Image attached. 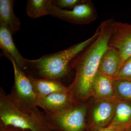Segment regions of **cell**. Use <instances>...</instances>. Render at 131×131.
Listing matches in <instances>:
<instances>
[{"label": "cell", "mask_w": 131, "mask_h": 131, "mask_svg": "<svg viewBox=\"0 0 131 131\" xmlns=\"http://www.w3.org/2000/svg\"><path fill=\"white\" fill-rule=\"evenodd\" d=\"M13 35L8 30L0 25V48L8 53L13 58L18 66L24 71L25 68V59L15 46L12 38Z\"/></svg>", "instance_id": "15"}, {"label": "cell", "mask_w": 131, "mask_h": 131, "mask_svg": "<svg viewBox=\"0 0 131 131\" xmlns=\"http://www.w3.org/2000/svg\"><path fill=\"white\" fill-rule=\"evenodd\" d=\"M114 86L115 98L131 102V81L114 79Z\"/></svg>", "instance_id": "17"}, {"label": "cell", "mask_w": 131, "mask_h": 131, "mask_svg": "<svg viewBox=\"0 0 131 131\" xmlns=\"http://www.w3.org/2000/svg\"><path fill=\"white\" fill-rule=\"evenodd\" d=\"M49 15L75 25H86L95 21L97 18L96 8L91 1L77 5L71 10L62 9L52 4L49 7Z\"/></svg>", "instance_id": "6"}, {"label": "cell", "mask_w": 131, "mask_h": 131, "mask_svg": "<svg viewBox=\"0 0 131 131\" xmlns=\"http://www.w3.org/2000/svg\"><path fill=\"white\" fill-rule=\"evenodd\" d=\"M0 125L30 131H54L46 122V114L36 107L29 114L19 110L0 89Z\"/></svg>", "instance_id": "3"}, {"label": "cell", "mask_w": 131, "mask_h": 131, "mask_svg": "<svg viewBox=\"0 0 131 131\" xmlns=\"http://www.w3.org/2000/svg\"><path fill=\"white\" fill-rule=\"evenodd\" d=\"M38 99L56 92H68V87H66L62 82L48 78H34L28 76Z\"/></svg>", "instance_id": "11"}, {"label": "cell", "mask_w": 131, "mask_h": 131, "mask_svg": "<svg viewBox=\"0 0 131 131\" xmlns=\"http://www.w3.org/2000/svg\"><path fill=\"white\" fill-rule=\"evenodd\" d=\"M115 21L110 19L102 21L99 26L98 37L70 64V70H75V74L68 88L75 103L86 102L93 98V82L102 55L109 47Z\"/></svg>", "instance_id": "1"}, {"label": "cell", "mask_w": 131, "mask_h": 131, "mask_svg": "<svg viewBox=\"0 0 131 131\" xmlns=\"http://www.w3.org/2000/svg\"><path fill=\"white\" fill-rule=\"evenodd\" d=\"M4 56L11 61L14 71V84L7 95L9 100L19 110L31 113L37 106V98L30 78L17 65L14 59L6 52L2 51Z\"/></svg>", "instance_id": "4"}, {"label": "cell", "mask_w": 131, "mask_h": 131, "mask_svg": "<svg viewBox=\"0 0 131 131\" xmlns=\"http://www.w3.org/2000/svg\"><path fill=\"white\" fill-rule=\"evenodd\" d=\"M122 130H118L116 129H115L113 127H110L108 126L105 128H103L100 130L98 131H122Z\"/></svg>", "instance_id": "20"}, {"label": "cell", "mask_w": 131, "mask_h": 131, "mask_svg": "<svg viewBox=\"0 0 131 131\" xmlns=\"http://www.w3.org/2000/svg\"><path fill=\"white\" fill-rule=\"evenodd\" d=\"M115 79L131 81V57L124 62Z\"/></svg>", "instance_id": "19"}, {"label": "cell", "mask_w": 131, "mask_h": 131, "mask_svg": "<svg viewBox=\"0 0 131 131\" xmlns=\"http://www.w3.org/2000/svg\"><path fill=\"white\" fill-rule=\"evenodd\" d=\"M75 102L70 91L56 92L37 99V106L46 113L56 114L70 107Z\"/></svg>", "instance_id": "9"}, {"label": "cell", "mask_w": 131, "mask_h": 131, "mask_svg": "<svg viewBox=\"0 0 131 131\" xmlns=\"http://www.w3.org/2000/svg\"><path fill=\"white\" fill-rule=\"evenodd\" d=\"M122 66L121 55L117 49L109 47L102 55L98 72L115 79Z\"/></svg>", "instance_id": "10"}, {"label": "cell", "mask_w": 131, "mask_h": 131, "mask_svg": "<svg viewBox=\"0 0 131 131\" xmlns=\"http://www.w3.org/2000/svg\"><path fill=\"white\" fill-rule=\"evenodd\" d=\"M17 130H18V131H30L28 130H22V129H18V128H17Z\"/></svg>", "instance_id": "24"}, {"label": "cell", "mask_w": 131, "mask_h": 131, "mask_svg": "<svg viewBox=\"0 0 131 131\" xmlns=\"http://www.w3.org/2000/svg\"><path fill=\"white\" fill-rule=\"evenodd\" d=\"M88 103H75L63 112L46 113V122L54 131H90L87 122Z\"/></svg>", "instance_id": "5"}, {"label": "cell", "mask_w": 131, "mask_h": 131, "mask_svg": "<svg viewBox=\"0 0 131 131\" xmlns=\"http://www.w3.org/2000/svg\"><path fill=\"white\" fill-rule=\"evenodd\" d=\"M0 131H9L7 127L0 125Z\"/></svg>", "instance_id": "21"}, {"label": "cell", "mask_w": 131, "mask_h": 131, "mask_svg": "<svg viewBox=\"0 0 131 131\" xmlns=\"http://www.w3.org/2000/svg\"><path fill=\"white\" fill-rule=\"evenodd\" d=\"M86 0H52V4L62 9L71 10Z\"/></svg>", "instance_id": "18"}, {"label": "cell", "mask_w": 131, "mask_h": 131, "mask_svg": "<svg viewBox=\"0 0 131 131\" xmlns=\"http://www.w3.org/2000/svg\"><path fill=\"white\" fill-rule=\"evenodd\" d=\"M99 33L98 26L91 37L68 49L45 55L37 59H25L24 72L34 78H48L61 82L70 73V65L72 61L96 39Z\"/></svg>", "instance_id": "2"}, {"label": "cell", "mask_w": 131, "mask_h": 131, "mask_svg": "<svg viewBox=\"0 0 131 131\" xmlns=\"http://www.w3.org/2000/svg\"><path fill=\"white\" fill-rule=\"evenodd\" d=\"M52 0H28L27 6V14L32 18H38L49 15V7Z\"/></svg>", "instance_id": "16"}, {"label": "cell", "mask_w": 131, "mask_h": 131, "mask_svg": "<svg viewBox=\"0 0 131 131\" xmlns=\"http://www.w3.org/2000/svg\"><path fill=\"white\" fill-rule=\"evenodd\" d=\"M7 127L8 129H9V131H18L17 128H15V127H13L12 126H6Z\"/></svg>", "instance_id": "22"}, {"label": "cell", "mask_w": 131, "mask_h": 131, "mask_svg": "<svg viewBox=\"0 0 131 131\" xmlns=\"http://www.w3.org/2000/svg\"><path fill=\"white\" fill-rule=\"evenodd\" d=\"M114 79L98 72L93 84V97L95 100H112L114 97Z\"/></svg>", "instance_id": "12"}, {"label": "cell", "mask_w": 131, "mask_h": 131, "mask_svg": "<svg viewBox=\"0 0 131 131\" xmlns=\"http://www.w3.org/2000/svg\"><path fill=\"white\" fill-rule=\"evenodd\" d=\"M122 131H131V126L127 127L126 129H124Z\"/></svg>", "instance_id": "23"}, {"label": "cell", "mask_w": 131, "mask_h": 131, "mask_svg": "<svg viewBox=\"0 0 131 131\" xmlns=\"http://www.w3.org/2000/svg\"><path fill=\"white\" fill-rule=\"evenodd\" d=\"M131 126V102L117 100L114 115L108 126L123 130Z\"/></svg>", "instance_id": "14"}, {"label": "cell", "mask_w": 131, "mask_h": 131, "mask_svg": "<svg viewBox=\"0 0 131 131\" xmlns=\"http://www.w3.org/2000/svg\"><path fill=\"white\" fill-rule=\"evenodd\" d=\"M108 45L119 52L123 65L131 57V24L115 21Z\"/></svg>", "instance_id": "8"}, {"label": "cell", "mask_w": 131, "mask_h": 131, "mask_svg": "<svg viewBox=\"0 0 131 131\" xmlns=\"http://www.w3.org/2000/svg\"><path fill=\"white\" fill-rule=\"evenodd\" d=\"M93 100L90 108L88 105L87 124L90 131H98L110 125L114 115L117 99Z\"/></svg>", "instance_id": "7"}, {"label": "cell", "mask_w": 131, "mask_h": 131, "mask_svg": "<svg viewBox=\"0 0 131 131\" xmlns=\"http://www.w3.org/2000/svg\"><path fill=\"white\" fill-rule=\"evenodd\" d=\"M14 1L0 0V25L14 35L20 28V22L14 12Z\"/></svg>", "instance_id": "13"}]
</instances>
